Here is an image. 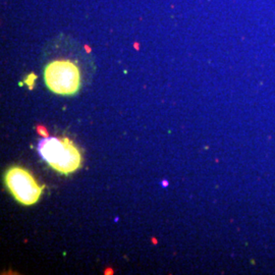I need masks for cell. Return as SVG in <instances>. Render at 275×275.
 Wrapping results in <instances>:
<instances>
[{
	"label": "cell",
	"instance_id": "6da1fadb",
	"mask_svg": "<svg viewBox=\"0 0 275 275\" xmlns=\"http://www.w3.org/2000/svg\"><path fill=\"white\" fill-rule=\"evenodd\" d=\"M38 151L49 166L59 173H72L82 166L81 151L68 138L43 139L38 145Z\"/></svg>",
	"mask_w": 275,
	"mask_h": 275
},
{
	"label": "cell",
	"instance_id": "7a4b0ae2",
	"mask_svg": "<svg viewBox=\"0 0 275 275\" xmlns=\"http://www.w3.org/2000/svg\"><path fill=\"white\" fill-rule=\"evenodd\" d=\"M44 82L51 92L58 95L71 96L79 91L83 75L75 60L56 57L48 61L43 69Z\"/></svg>",
	"mask_w": 275,
	"mask_h": 275
},
{
	"label": "cell",
	"instance_id": "3957f363",
	"mask_svg": "<svg viewBox=\"0 0 275 275\" xmlns=\"http://www.w3.org/2000/svg\"><path fill=\"white\" fill-rule=\"evenodd\" d=\"M5 184L15 200L25 206L37 203L45 188L38 184L29 170L19 166H12L6 171Z\"/></svg>",
	"mask_w": 275,
	"mask_h": 275
}]
</instances>
